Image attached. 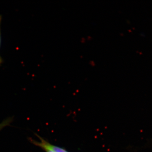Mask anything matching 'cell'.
I'll return each instance as SVG.
<instances>
[{
    "instance_id": "cell-2",
    "label": "cell",
    "mask_w": 152,
    "mask_h": 152,
    "mask_svg": "<svg viewBox=\"0 0 152 152\" xmlns=\"http://www.w3.org/2000/svg\"><path fill=\"white\" fill-rule=\"evenodd\" d=\"M43 141L44 143L47 146L56 152H69L66 150L65 149L63 148L52 145V144L50 143H49V142L47 141L46 140H44L43 138Z\"/></svg>"
},
{
    "instance_id": "cell-1",
    "label": "cell",
    "mask_w": 152,
    "mask_h": 152,
    "mask_svg": "<svg viewBox=\"0 0 152 152\" xmlns=\"http://www.w3.org/2000/svg\"><path fill=\"white\" fill-rule=\"evenodd\" d=\"M37 137H39V141H37L35 140H33V139H30V142L34 144L35 145L41 148L42 149L44 150L45 152H56L53 150L49 148V147L47 146L45 143H44L43 141L42 138L41 137L38 135H37Z\"/></svg>"
},
{
    "instance_id": "cell-3",
    "label": "cell",
    "mask_w": 152,
    "mask_h": 152,
    "mask_svg": "<svg viewBox=\"0 0 152 152\" xmlns=\"http://www.w3.org/2000/svg\"><path fill=\"white\" fill-rule=\"evenodd\" d=\"M12 121V118H11L7 119L3 121L0 124V131L2 130L4 128L9 126V125L10 124Z\"/></svg>"
},
{
    "instance_id": "cell-4",
    "label": "cell",
    "mask_w": 152,
    "mask_h": 152,
    "mask_svg": "<svg viewBox=\"0 0 152 152\" xmlns=\"http://www.w3.org/2000/svg\"><path fill=\"white\" fill-rule=\"evenodd\" d=\"M2 17L0 15V47H1V22ZM3 63V60L2 59L1 57L0 56V66Z\"/></svg>"
}]
</instances>
